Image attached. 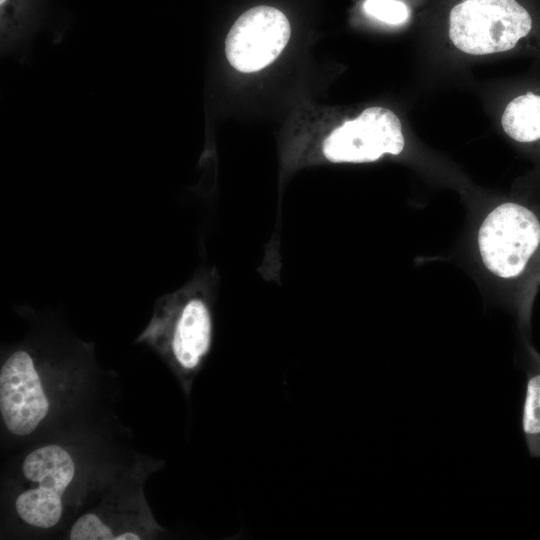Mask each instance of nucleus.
<instances>
[{
    "label": "nucleus",
    "mask_w": 540,
    "mask_h": 540,
    "mask_svg": "<svg viewBox=\"0 0 540 540\" xmlns=\"http://www.w3.org/2000/svg\"><path fill=\"white\" fill-rule=\"evenodd\" d=\"M290 23L279 9L260 5L242 13L229 30L225 53L238 71L251 73L272 63L287 45Z\"/></svg>",
    "instance_id": "5"
},
{
    "label": "nucleus",
    "mask_w": 540,
    "mask_h": 540,
    "mask_svg": "<svg viewBox=\"0 0 540 540\" xmlns=\"http://www.w3.org/2000/svg\"><path fill=\"white\" fill-rule=\"evenodd\" d=\"M485 267L500 278H515L540 246V221L527 207L504 203L483 221L478 233Z\"/></svg>",
    "instance_id": "2"
},
{
    "label": "nucleus",
    "mask_w": 540,
    "mask_h": 540,
    "mask_svg": "<svg viewBox=\"0 0 540 540\" xmlns=\"http://www.w3.org/2000/svg\"><path fill=\"white\" fill-rule=\"evenodd\" d=\"M533 24L517 0H464L450 12L449 37L462 52L486 55L513 49Z\"/></svg>",
    "instance_id": "1"
},
{
    "label": "nucleus",
    "mask_w": 540,
    "mask_h": 540,
    "mask_svg": "<svg viewBox=\"0 0 540 540\" xmlns=\"http://www.w3.org/2000/svg\"><path fill=\"white\" fill-rule=\"evenodd\" d=\"M22 472L38 486L17 496V514L33 527H54L62 516V495L74 478L73 459L58 445L43 446L26 456Z\"/></svg>",
    "instance_id": "3"
},
{
    "label": "nucleus",
    "mask_w": 540,
    "mask_h": 540,
    "mask_svg": "<svg viewBox=\"0 0 540 540\" xmlns=\"http://www.w3.org/2000/svg\"><path fill=\"white\" fill-rule=\"evenodd\" d=\"M7 0H0V4L3 5Z\"/></svg>",
    "instance_id": "12"
},
{
    "label": "nucleus",
    "mask_w": 540,
    "mask_h": 540,
    "mask_svg": "<svg viewBox=\"0 0 540 540\" xmlns=\"http://www.w3.org/2000/svg\"><path fill=\"white\" fill-rule=\"evenodd\" d=\"M69 539L71 540H139L140 536L133 532L113 533L111 528L92 513L82 515L73 524Z\"/></svg>",
    "instance_id": "10"
},
{
    "label": "nucleus",
    "mask_w": 540,
    "mask_h": 540,
    "mask_svg": "<svg viewBox=\"0 0 540 540\" xmlns=\"http://www.w3.org/2000/svg\"><path fill=\"white\" fill-rule=\"evenodd\" d=\"M365 12L388 24H401L409 18L408 6L400 0H365Z\"/></svg>",
    "instance_id": "11"
},
{
    "label": "nucleus",
    "mask_w": 540,
    "mask_h": 540,
    "mask_svg": "<svg viewBox=\"0 0 540 540\" xmlns=\"http://www.w3.org/2000/svg\"><path fill=\"white\" fill-rule=\"evenodd\" d=\"M526 366L521 427L531 457L540 458V358Z\"/></svg>",
    "instance_id": "9"
},
{
    "label": "nucleus",
    "mask_w": 540,
    "mask_h": 540,
    "mask_svg": "<svg viewBox=\"0 0 540 540\" xmlns=\"http://www.w3.org/2000/svg\"><path fill=\"white\" fill-rule=\"evenodd\" d=\"M505 133L513 140L531 143L540 139V95L526 93L511 100L501 118Z\"/></svg>",
    "instance_id": "8"
},
{
    "label": "nucleus",
    "mask_w": 540,
    "mask_h": 540,
    "mask_svg": "<svg viewBox=\"0 0 540 540\" xmlns=\"http://www.w3.org/2000/svg\"><path fill=\"white\" fill-rule=\"evenodd\" d=\"M0 412L7 430L16 436L32 433L49 412V401L26 350L9 355L0 370Z\"/></svg>",
    "instance_id": "6"
},
{
    "label": "nucleus",
    "mask_w": 540,
    "mask_h": 540,
    "mask_svg": "<svg viewBox=\"0 0 540 540\" xmlns=\"http://www.w3.org/2000/svg\"><path fill=\"white\" fill-rule=\"evenodd\" d=\"M163 300L174 314L172 354L183 368L192 369L210 346L212 325L208 305L201 295L183 291Z\"/></svg>",
    "instance_id": "7"
},
{
    "label": "nucleus",
    "mask_w": 540,
    "mask_h": 540,
    "mask_svg": "<svg viewBox=\"0 0 540 540\" xmlns=\"http://www.w3.org/2000/svg\"><path fill=\"white\" fill-rule=\"evenodd\" d=\"M404 148L401 122L389 109L370 107L346 121L324 140L323 153L331 162H372Z\"/></svg>",
    "instance_id": "4"
}]
</instances>
